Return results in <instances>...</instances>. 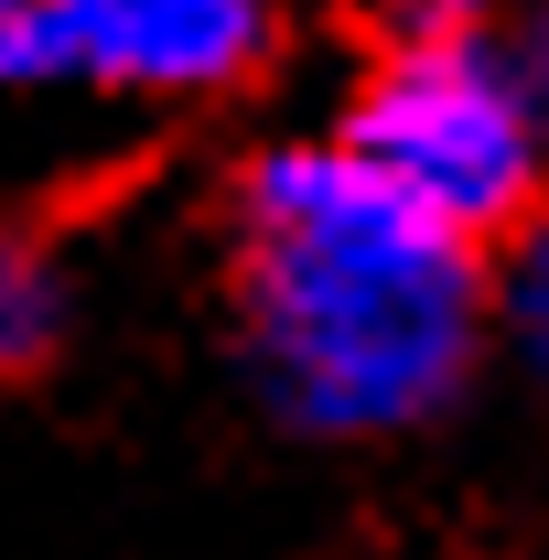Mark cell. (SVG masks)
<instances>
[{"mask_svg":"<svg viewBox=\"0 0 549 560\" xmlns=\"http://www.w3.org/2000/svg\"><path fill=\"white\" fill-rule=\"evenodd\" d=\"M226 346L313 453L431 442L495 366V248L420 215L335 130L259 140L215 195Z\"/></svg>","mask_w":549,"mask_h":560,"instance_id":"cell-1","label":"cell"},{"mask_svg":"<svg viewBox=\"0 0 549 560\" xmlns=\"http://www.w3.org/2000/svg\"><path fill=\"white\" fill-rule=\"evenodd\" d=\"M324 130L475 248L549 206V97L517 33H377Z\"/></svg>","mask_w":549,"mask_h":560,"instance_id":"cell-2","label":"cell"},{"mask_svg":"<svg viewBox=\"0 0 549 560\" xmlns=\"http://www.w3.org/2000/svg\"><path fill=\"white\" fill-rule=\"evenodd\" d=\"M291 0H44V97L108 119H206L270 86Z\"/></svg>","mask_w":549,"mask_h":560,"instance_id":"cell-3","label":"cell"},{"mask_svg":"<svg viewBox=\"0 0 549 560\" xmlns=\"http://www.w3.org/2000/svg\"><path fill=\"white\" fill-rule=\"evenodd\" d=\"M75 335V291H66V259L33 215L0 195V388L44 377Z\"/></svg>","mask_w":549,"mask_h":560,"instance_id":"cell-4","label":"cell"},{"mask_svg":"<svg viewBox=\"0 0 549 560\" xmlns=\"http://www.w3.org/2000/svg\"><path fill=\"white\" fill-rule=\"evenodd\" d=\"M495 355H506V377L549 410V206L495 248Z\"/></svg>","mask_w":549,"mask_h":560,"instance_id":"cell-5","label":"cell"},{"mask_svg":"<svg viewBox=\"0 0 549 560\" xmlns=\"http://www.w3.org/2000/svg\"><path fill=\"white\" fill-rule=\"evenodd\" d=\"M377 33H517L528 0H355Z\"/></svg>","mask_w":549,"mask_h":560,"instance_id":"cell-6","label":"cell"},{"mask_svg":"<svg viewBox=\"0 0 549 560\" xmlns=\"http://www.w3.org/2000/svg\"><path fill=\"white\" fill-rule=\"evenodd\" d=\"M0 97H44V0H0Z\"/></svg>","mask_w":549,"mask_h":560,"instance_id":"cell-7","label":"cell"},{"mask_svg":"<svg viewBox=\"0 0 549 560\" xmlns=\"http://www.w3.org/2000/svg\"><path fill=\"white\" fill-rule=\"evenodd\" d=\"M517 44H528V66H539V97H549V0L517 11Z\"/></svg>","mask_w":549,"mask_h":560,"instance_id":"cell-8","label":"cell"}]
</instances>
